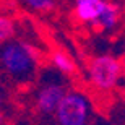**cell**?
Returning a JSON list of instances; mask_svg holds the SVG:
<instances>
[{
    "mask_svg": "<svg viewBox=\"0 0 125 125\" xmlns=\"http://www.w3.org/2000/svg\"><path fill=\"white\" fill-rule=\"evenodd\" d=\"M2 63L15 80L26 81L34 76L36 60L28 47L16 41H7L2 46Z\"/></svg>",
    "mask_w": 125,
    "mask_h": 125,
    "instance_id": "6da1fadb",
    "label": "cell"
},
{
    "mask_svg": "<svg viewBox=\"0 0 125 125\" xmlns=\"http://www.w3.org/2000/svg\"><path fill=\"white\" fill-rule=\"evenodd\" d=\"M122 73V63L112 55H99L89 62V80L99 89H112Z\"/></svg>",
    "mask_w": 125,
    "mask_h": 125,
    "instance_id": "7a4b0ae2",
    "label": "cell"
},
{
    "mask_svg": "<svg viewBox=\"0 0 125 125\" xmlns=\"http://www.w3.org/2000/svg\"><path fill=\"white\" fill-rule=\"evenodd\" d=\"M55 114L60 125H86L89 115L88 99L81 93H68Z\"/></svg>",
    "mask_w": 125,
    "mask_h": 125,
    "instance_id": "3957f363",
    "label": "cell"
},
{
    "mask_svg": "<svg viewBox=\"0 0 125 125\" xmlns=\"http://www.w3.org/2000/svg\"><path fill=\"white\" fill-rule=\"evenodd\" d=\"M67 91H65L63 84L59 83H47L44 84L39 91H37V109L42 112V114H52V112H57L60 102L63 101V97L67 96Z\"/></svg>",
    "mask_w": 125,
    "mask_h": 125,
    "instance_id": "277c9868",
    "label": "cell"
},
{
    "mask_svg": "<svg viewBox=\"0 0 125 125\" xmlns=\"http://www.w3.org/2000/svg\"><path fill=\"white\" fill-rule=\"evenodd\" d=\"M106 5V0H76L75 13L81 21H94L96 23L102 15Z\"/></svg>",
    "mask_w": 125,
    "mask_h": 125,
    "instance_id": "5b68a950",
    "label": "cell"
},
{
    "mask_svg": "<svg viewBox=\"0 0 125 125\" xmlns=\"http://www.w3.org/2000/svg\"><path fill=\"white\" fill-rule=\"evenodd\" d=\"M117 20H119V11H117V7H114V5L107 3L106 8H104V11H102V15L99 16V20H97L96 23L99 24V26H102V28L106 29H111L115 26Z\"/></svg>",
    "mask_w": 125,
    "mask_h": 125,
    "instance_id": "8992f818",
    "label": "cell"
},
{
    "mask_svg": "<svg viewBox=\"0 0 125 125\" xmlns=\"http://www.w3.org/2000/svg\"><path fill=\"white\" fill-rule=\"evenodd\" d=\"M52 62H54V65L60 70L62 73H73L75 72L73 62L70 60V57L67 54H63V52H55L52 55Z\"/></svg>",
    "mask_w": 125,
    "mask_h": 125,
    "instance_id": "52a82bcc",
    "label": "cell"
},
{
    "mask_svg": "<svg viewBox=\"0 0 125 125\" xmlns=\"http://www.w3.org/2000/svg\"><path fill=\"white\" fill-rule=\"evenodd\" d=\"M0 26H2V29H0V37H2V41L7 42L10 39V36L13 34V23L10 21L8 18H2V21H0Z\"/></svg>",
    "mask_w": 125,
    "mask_h": 125,
    "instance_id": "ba28073f",
    "label": "cell"
},
{
    "mask_svg": "<svg viewBox=\"0 0 125 125\" xmlns=\"http://www.w3.org/2000/svg\"><path fill=\"white\" fill-rule=\"evenodd\" d=\"M34 10H51L54 7V0H23Z\"/></svg>",
    "mask_w": 125,
    "mask_h": 125,
    "instance_id": "9c48e42d",
    "label": "cell"
},
{
    "mask_svg": "<svg viewBox=\"0 0 125 125\" xmlns=\"http://www.w3.org/2000/svg\"><path fill=\"white\" fill-rule=\"evenodd\" d=\"M122 67H124V76H125V57H124V63H122Z\"/></svg>",
    "mask_w": 125,
    "mask_h": 125,
    "instance_id": "30bf717a",
    "label": "cell"
}]
</instances>
